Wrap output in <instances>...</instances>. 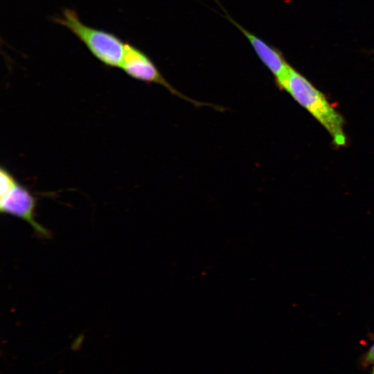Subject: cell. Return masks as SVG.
<instances>
[{
	"mask_svg": "<svg viewBox=\"0 0 374 374\" xmlns=\"http://www.w3.org/2000/svg\"><path fill=\"white\" fill-rule=\"evenodd\" d=\"M278 89L286 91L327 131L337 147L346 144L345 121L321 91L292 66L275 79Z\"/></svg>",
	"mask_w": 374,
	"mask_h": 374,
	"instance_id": "cell-1",
	"label": "cell"
},
{
	"mask_svg": "<svg viewBox=\"0 0 374 374\" xmlns=\"http://www.w3.org/2000/svg\"><path fill=\"white\" fill-rule=\"evenodd\" d=\"M53 21L70 30L89 52L104 65L121 68L125 43L116 35L84 24L78 14L69 8L64 9L60 16Z\"/></svg>",
	"mask_w": 374,
	"mask_h": 374,
	"instance_id": "cell-2",
	"label": "cell"
},
{
	"mask_svg": "<svg viewBox=\"0 0 374 374\" xmlns=\"http://www.w3.org/2000/svg\"><path fill=\"white\" fill-rule=\"evenodd\" d=\"M121 69L130 77L146 83L161 85L172 94L195 106L206 105L186 96L173 87L163 76L150 57L140 48L128 42L125 43V53Z\"/></svg>",
	"mask_w": 374,
	"mask_h": 374,
	"instance_id": "cell-3",
	"label": "cell"
},
{
	"mask_svg": "<svg viewBox=\"0 0 374 374\" xmlns=\"http://www.w3.org/2000/svg\"><path fill=\"white\" fill-rule=\"evenodd\" d=\"M37 199L18 181L6 195L0 196V211L27 222L42 238H49L50 232L35 219Z\"/></svg>",
	"mask_w": 374,
	"mask_h": 374,
	"instance_id": "cell-4",
	"label": "cell"
},
{
	"mask_svg": "<svg viewBox=\"0 0 374 374\" xmlns=\"http://www.w3.org/2000/svg\"><path fill=\"white\" fill-rule=\"evenodd\" d=\"M222 9L225 17L246 37L256 55L273 74L274 79L281 76L290 66L283 53L242 27L226 12V10Z\"/></svg>",
	"mask_w": 374,
	"mask_h": 374,
	"instance_id": "cell-5",
	"label": "cell"
},
{
	"mask_svg": "<svg viewBox=\"0 0 374 374\" xmlns=\"http://www.w3.org/2000/svg\"><path fill=\"white\" fill-rule=\"evenodd\" d=\"M364 364L368 365L370 364H374V345L371 347L368 353H367L364 360Z\"/></svg>",
	"mask_w": 374,
	"mask_h": 374,
	"instance_id": "cell-6",
	"label": "cell"
},
{
	"mask_svg": "<svg viewBox=\"0 0 374 374\" xmlns=\"http://www.w3.org/2000/svg\"><path fill=\"white\" fill-rule=\"evenodd\" d=\"M372 374H374V368H373V373H372Z\"/></svg>",
	"mask_w": 374,
	"mask_h": 374,
	"instance_id": "cell-7",
	"label": "cell"
},
{
	"mask_svg": "<svg viewBox=\"0 0 374 374\" xmlns=\"http://www.w3.org/2000/svg\"><path fill=\"white\" fill-rule=\"evenodd\" d=\"M373 53H374V51H373Z\"/></svg>",
	"mask_w": 374,
	"mask_h": 374,
	"instance_id": "cell-8",
	"label": "cell"
}]
</instances>
